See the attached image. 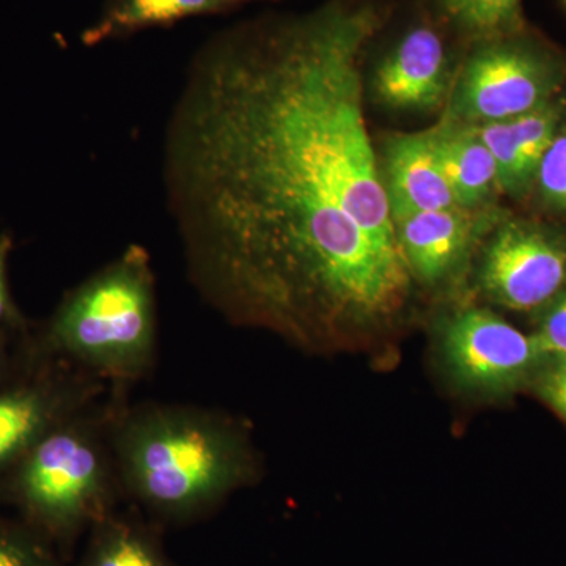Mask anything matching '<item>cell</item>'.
I'll list each match as a JSON object with an SVG mask.
<instances>
[{"label":"cell","instance_id":"cell-8","mask_svg":"<svg viewBox=\"0 0 566 566\" xmlns=\"http://www.w3.org/2000/svg\"><path fill=\"white\" fill-rule=\"evenodd\" d=\"M476 277L491 303L543 311L566 289V237L542 223L502 222L483 249Z\"/></svg>","mask_w":566,"mask_h":566},{"label":"cell","instance_id":"cell-10","mask_svg":"<svg viewBox=\"0 0 566 566\" xmlns=\"http://www.w3.org/2000/svg\"><path fill=\"white\" fill-rule=\"evenodd\" d=\"M392 211L395 233L412 279L436 285L457 273L479 237V219L463 208Z\"/></svg>","mask_w":566,"mask_h":566},{"label":"cell","instance_id":"cell-7","mask_svg":"<svg viewBox=\"0 0 566 566\" xmlns=\"http://www.w3.org/2000/svg\"><path fill=\"white\" fill-rule=\"evenodd\" d=\"M442 360L468 392L506 395L534 381L546 364L534 335H526L486 308L457 312L442 329Z\"/></svg>","mask_w":566,"mask_h":566},{"label":"cell","instance_id":"cell-13","mask_svg":"<svg viewBox=\"0 0 566 566\" xmlns=\"http://www.w3.org/2000/svg\"><path fill=\"white\" fill-rule=\"evenodd\" d=\"M252 2L259 0H107L82 31L81 41L85 48H95L189 18L229 13Z\"/></svg>","mask_w":566,"mask_h":566},{"label":"cell","instance_id":"cell-6","mask_svg":"<svg viewBox=\"0 0 566 566\" xmlns=\"http://www.w3.org/2000/svg\"><path fill=\"white\" fill-rule=\"evenodd\" d=\"M560 71L542 52L510 40H491L465 62L447 120L464 125L510 120L556 95Z\"/></svg>","mask_w":566,"mask_h":566},{"label":"cell","instance_id":"cell-17","mask_svg":"<svg viewBox=\"0 0 566 566\" xmlns=\"http://www.w3.org/2000/svg\"><path fill=\"white\" fill-rule=\"evenodd\" d=\"M0 566H66L54 545L24 521L0 517Z\"/></svg>","mask_w":566,"mask_h":566},{"label":"cell","instance_id":"cell-20","mask_svg":"<svg viewBox=\"0 0 566 566\" xmlns=\"http://www.w3.org/2000/svg\"><path fill=\"white\" fill-rule=\"evenodd\" d=\"M535 390L566 420V359L547 360L534 378Z\"/></svg>","mask_w":566,"mask_h":566},{"label":"cell","instance_id":"cell-21","mask_svg":"<svg viewBox=\"0 0 566 566\" xmlns=\"http://www.w3.org/2000/svg\"><path fill=\"white\" fill-rule=\"evenodd\" d=\"M11 251H13V238L9 233L0 234V329L24 333L25 319L11 297L9 277H7Z\"/></svg>","mask_w":566,"mask_h":566},{"label":"cell","instance_id":"cell-22","mask_svg":"<svg viewBox=\"0 0 566 566\" xmlns=\"http://www.w3.org/2000/svg\"><path fill=\"white\" fill-rule=\"evenodd\" d=\"M11 334H13L11 331L0 329V385L9 381V379L22 370V368L14 367V365L21 364L14 363L13 357H11L9 348Z\"/></svg>","mask_w":566,"mask_h":566},{"label":"cell","instance_id":"cell-9","mask_svg":"<svg viewBox=\"0 0 566 566\" xmlns=\"http://www.w3.org/2000/svg\"><path fill=\"white\" fill-rule=\"evenodd\" d=\"M449 55L441 33L427 24L412 25L375 70L376 99L392 111H431L444 102Z\"/></svg>","mask_w":566,"mask_h":566},{"label":"cell","instance_id":"cell-3","mask_svg":"<svg viewBox=\"0 0 566 566\" xmlns=\"http://www.w3.org/2000/svg\"><path fill=\"white\" fill-rule=\"evenodd\" d=\"M150 253L125 249L63 297L33 348L111 381H137L156 357Z\"/></svg>","mask_w":566,"mask_h":566},{"label":"cell","instance_id":"cell-14","mask_svg":"<svg viewBox=\"0 0 566 566\" xmlns=\"http://www.w3.org/2000/svg\"><path fill=\"white\" fill-rule=\"evenodd\" d=\"M77 566H178L159 536L137 516L111 513L91 528Z\"/></svg>","mask_w":566,"mask_h":566},{"label":"cell","instance_id":"cell-16","mask_svg":"<svg viewBox=\"0 0 566 566\" xmlns=\"http://www.w3.org/2000/svg\"><path fill=\"white\" fill-rule=\"evenodd\" d=\"M458 28L480 36H493L512 28L521 0H439Z\"/></svg>","mask_w":566,"mask_h":566},{"label":"cell","instance_id":"cell-18","mask_svg":"<svg viewBox=\"0 0 566 566\" xmlns=\"http://www.w3.org/2000/svg\"><path fill=\"white\" fill-rule=\"evenodd\" d=\"M534 185L546 205L566 211V128L558 132L539 161Z\"/></svg>","mask_w":566,"mask_h":566},{"label":"cell","instance_id":"cell-5","mask_svg":"<svg viewBox=\"0 0 566 566\" xmlns=\"http://www.w3.org/2000/svg\"><path fill=\"white\" fill-rule=\"evenodd\" d=\"M103 381L32 346L25 367L0 385V485L44 436L98 403Z\"/></svg>","mask_w":566,"mask_h":566},{"label":"cell","instance_id":"cell-15","mask_svg":"<svg viewBox=\"0 0 566 566\" xmlns=\"http://www.w3.org/2000/svg\"><path fill=\"white\" fill-rule=\"evenodd\" d=\"M562 118H564V104L551 99L527 114L505 120L510 139L534 178L539 161L560 132Z\"/></svg>","mask_w":566,"mask_h":566},{"label":"cell","instance_id":"cell-4","mask_svg":"<svg viewBox=\"0 0 566 566\" xmlns=\"http://www.w3.org/2000/svg\"><path fill=\"white\" fill-rule=\"evenodd\" d=\"M117 405L85 409L33 447L3 490L22 521L55 547H69L115 512L122 490L111 442Z\"/></svg>","mask_w":566,"mask_h":566},{"label":"cell","instance_id":"cell-1","mask_svg":"<svg viewBox=\"0 0 566 566\" xmlns=\"http://www.w3.org/2000/svg\"><path fill=\"white\" fill-rule=\"evenodd\" d=\"M374 3L333 0L211 36L163 145L200 294L227 318L315 342L392 322L412 275L365 120Z\"/></svg>","mask_w":566,"mask_h":566},{"label":"cell","instance_id":"cell-11","mask_svg":"<svg viewBox=\"0 0 566 566\" xmlns=\"http://www.w3.org/2000/svg\"><path fill=\"white\" fill-rule=\"evenodd\" d=\"M379 164L390 210L438 211L458 208L436 156L430 132L387 137Z\"/></svg>","mask_w":566,"mask_h":566},{"label":"cell","instance_id":"cell-12","mask_svg":"<svg viewBox=\"0 0 566 566\" xmlns=\"http://www.w3.org/2000/svg\"><path fill=\"white\" fill-rule=\"evenodd\" d=\"M430 133L457 207L475 211L490 202L499 189L497 167L475 126L446 118Z\"/></svg>","mask_w":566,"mask_h":566},{"label":"cell","instance_id":"cell-2","mask_svg":"<svg viewBox=\"0 0 566 566\" xmlns=\"http://www.w3.org/2000/svg\"><path fill=\"white\" fill-rule=\"evenodd\" d=\"M111 442L123 493L161 523L208 515L253 472L243 430L207 409L117 406Z\"/></svg>","mask_w":566,"mask_h":566},{"label":"cell","instance_id":"cell-19","mask_svg":"<svg viewBox=\"0 0 566 566\" xmlns=\"http://www.w3.org/2000/svg\"><path fill=\"white\" fill-rule=\"evenodd\" d=\"M532 335L546 363L566 359V289L543 308L538 326Z\"/></svg>","mask_w":566,"mask_h":566}]
</instances>
